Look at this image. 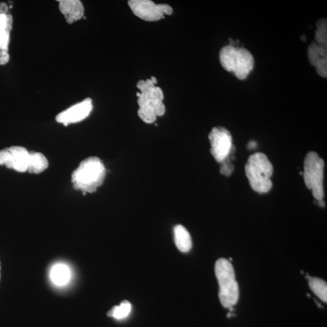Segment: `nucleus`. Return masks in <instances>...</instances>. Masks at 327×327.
<instances>
[{
    "mask_svg": "<svg viewBox=\"0 0 327 327\" xmlns=\"http://www.w3.org/2000/svg\"><path fill=\"white\" fill-rule=\"evenodd\" d=\"M232 157H230V155L226 160L221 163V166L220 172L221 174L225 175V176H230V175L232 174L233 170H234L233 165L230 162V158H232Z\"/></svg>",
    "mask_w": 327,
    "mask_h": 327,
    "instance_id": "6ab92c4d",
    "label": "nucleus"
},
{
    "mask_svg": "<svg viewBox=\"0 0 327 327\" xmlns=\"http://www.w3.org/2000/svg\"><path fill=\"white\" fill-rule=\"evenodd\" d=\"M10 40V32L0 30V48L4 51H8V46Z\"/></svg>",
    "mask_w": 327,
    "mask_h": 327,
    "instance_id": "aec40b11",
    "label": "nucleus"
},
{
    "mask_svg": "<svg viewBox=\"0 0 327 327\" xmlns=\"http://www.w3.org/2000/svg\"><path fill=\"white\" fill-rule=\"evenodd\" d=\"M10 57L8 54V51H0V65L3 66L7 64L10 61Z\"/></svg>",
    "mask_w": 327,
    "mask_h": 327,
    "instance_id": "412c9836",
    "label": "nucleus"
},
{
    "mask_svg": "<svg viewBox=\"0 0 327 327\" xmlns=\"http://www.w3.org/2000/svg\"><path fill=\"white\" fill-rule=\"evenodd\" d=\"M324 162L316 152L311 151L305 157L303 178L306 188L311 190L317 201L322 200Z\"/></svg>",
    "mask_w": 327,
    "mask_h": 327,
    "instance_id": "423d86ee",
    "label": "nucleus"
},
{
    "mask_svg": "<svg viewBox=\"0 0 327 327\" xmlns=\"http://www.w3.org/2000/svg\"><path fill=\"white\" fill-rule=\"evenodd\" d=\"M309 286L313 293L323 302H327V284L323 280L318 277H310Z\"/></svg>",
    "mask_w": 327,
    "mask_h": 327,
    "instance_id": "dca6fc26",
    "label": "nucleus"
},
{
    "mask_svg": "<svg viewBox=\"0 0 327 327\" xmlns=\"http://www.w3.org/2000/svg\"><path fill=\"white\" fill-rule=\"evenodd\" d=\"M150 80L152 81L154 84H156L157 83V80L155 77H151Z\"/></svg>",
    "mask_w": 327,
    "mask_h": 327,
    "instance_id": "5701e85b",
    "label": "nucleus"
},
{
    "mask_svg": "<svg viewBox=\"0 0 327 327\" xmlns=\"http://www.w3.org/2000/svg\"><path fill=\"white\" fill-rule=\"evenodd\" d=\"M215 270L220 286L219 298L221 304L225 308L233 307L238 302L239 296L234 268L229 260L221 258L216 262Z\"/></svg>",
    "mask_w": 327,
    "mask_h": 327,
    "instance_id": "39448f33",
    "label": "nucleus"
},
{
    "mask_svg": "<svg viewBox=\"0 0 327 327\" xmlns=\"http://www.w3.org/2000/svg\"><path fill=\"white\" fill-rule=\"evenodd\" d=\"M92 109L91 99L86 98L81 103L75 104L58 114L56 120L65 125L76 123L86 118L92 112Z\"/></svg>",
    "mask_w": 327,
    "mask_h": 327,
    "instance_id": "9d476101",
    "label": "nucleus"
},
{
    "mask_svg": "<svg viewBox=\"0 0 327 327\" xmlns=\"http://www.w3.org/2000/svg\"><path fill=\"white\" fill-rule=\"evenodd\" d=\"M315 42L311 43L308 48L309 63L316 68L318 75L323 78L327 75V51Z\"/></svg>",
    "mask_w": 327,
    "mask_h": 327,
    "instance_id": "9b49d317",
    "label": "nucleus"
},
{
    "mask_svg": "<svg viewBox=\"0 0 327 327\" xmlns=\"http://www.w3.org/2000/svg\"><path fill=\"white\" fill-rule=\"evenodd\" d=\"M51 277L54 284L64 285L66 284L71 278V271L66 265L58 264L52 268Z\"/></svg>",
    "mask_w": 327,
    "mask_h": 327,
    "instance_id": "2eb2a0df",
    "label": "nucleus"
},
{
    "mask_svg": "<svg viewBox=\"0 0 327 327\" xmlns=\"http://www.w3.org/2000/svg\"><path fill=\"white\" fill-rule=\"evenodd\" d=\"M221 66L226 71L234 73L239 80H245L252 72L255 64L253 55L243 48L228 45L220 53Z\"/></svg>",
    "mask_w": 327,
    "mask_h": 327,
    "instance_id": "20e7f679",
    "label": "nucleus"
},
{
    "mask_svg": "<svg viewBox=\"0 0 327 327\" xmlns=\"http://www.w3.org/2000/svg\"><path fill=\"white\" fill-rule=\"evenodd\" d=\"M174 238L175 244L181 252H188L192 249L191 236L188 230L182 225H177L175 227Z\"/></svg>",
    "mask_w": 327,
    "mask_h": 327,
    "instance_id": "ddd939ff",
    "label": "nucleus"
},
{
    "mask_svg": "<svg viewBox=\"0 0 327 327\" xmlns=\"http://www.w3.org/2000/svg\"><path fill=\"white\" fill-rule=\"evenodd\" d=\"M315 31V43L321 48L327 49V22L326 19H321L316 23Z\"/></svg>",
    "mask_w": 327,
    "mask_h": 327,
    "instance_id": "f3484780",
    "label": "nucleus"
},
{
    "mask_svg": "<svg viewBox=\"0 0 327 327\" xmlns=\"http://www.w3.org/2000/svg\"><path fill=\"white\" fill-rule=\"evenodd\" d=\"M209 138L211 145V153L218 162H223L233 153L235 148L232 136L227 128L223 127L213 128Z\"/></svg>",
    "mask_w": 327,
    "mask_h": 327,
    "instance_id": "0eeeda50",
    "label": "nucleus"
},
{
    "mask_svg": "<svg viewBox=\"0 0 327 327\" xmlns=\"http://www.w3.org/2000/svg\"><path fill=\"white\" fill-rule=\"evenodd\" d=\"M9 10L8 6L5 3H0V15H7Z\"/></svg>",
    "mask_w": 327,
    "mask_h": 327,
    "instance_id": "4be33fe9",
    "label": "nucleus"
},
{
    "mask_svg": "<svg viewBox=\"0 0 327 327\" xmlns=\"http://www.w3.org/2000/svg\"><path fill=\"white\" fill-rule=\"evenodd\" d=\"M136 87L140 90L136 93L138 97V116L146 123H153L157 116H161L166 112L162 90L156 86L150 79L139 80Z\"/></svg>",
    "mask_w": 327,
    "mask_h": 327,
    "instance_id": "f257e3e1",
    "label": "nucleus"
},
{
    "mask_svg": "<svg viewBox=\"0 0 327 327\" xmlns=\"http://www.w3.org/2000/svg\"><path fill=\"white\" fill-rule=\"evenodd\" d=\"M30 152L21 146H13L0 150V166L17 172H28Z\"/></svg>",
    "mask_w": 327,
    "mask_h": 327,
    "instance_id": "1a4fd4ad",
    "label": "nucleus"
},
{
    "mask_svg": "<svg viewBox=\"0 0 327 327\" xmlns=\"http://www.w3.org/2000/svg\"><path fill=\"white\" fill-rule=\"evenodd\" d=\"M59 9L69 24L83 18L84 13L83 5L78 0H63L59 2Z\"/></svg>",
    "mask_w": 327,
    "mask_h": 327,
    "instance_id": "f8f14e48",
    "label": "nucleus"
},
{
    "mask_svg": "<svg viewBox=\"0 0 327 327\" xmlns=\"http://www.w3.org/2000/svg\"><path fill=\"white\" fill-rule=\"evenodd\" d=\"M49 162L46 157L42 153L30 152L28 172L30 174H39L48 168Z\"/></svg>",
    "mask_w": 327,
    "mask_h": 327,
    "instance_id": "4468645a",
    "label": "nucleus"
},
{
    "mask_svg": "<svg viewBox=\"0 0 327 327\" xmlns=\"http://www.w3.org/2000/svg\"><path fill=\"white\" fill-rule=\"evenodd\" d=\"M106 168L102 160L97 157H90L82 161L73 172L72 182L76 190L93 193L103 185L106 177Z\"/></svg>",
    "mask_w": 327,
    "mask_h": 327,
    "instance_id": "f03ea898",
    "label": "nucleus"
},
{
    "mask_svg": "<svg viewBox=\"0 0 327 327\" xmlns=\"http://www.w3.org/2000/svg\"><path fill=\"white\" fill-rule=\"evenodd\" d=\"M132 309V305L127 301L124 300L119 306H115L108 312L107 315L109 316L115 317L116 319H122L126 317L130 314Z\"/></svg>",
    "mask_w": 327,
    "mask_h": 327,
    "instance_id": "a211bd4d",
    "label": "nucleus"
},
{
    "mask_svg": "<svg viewBox=\"0 0 327 327\" xmlns=\"http://www.w3.org/2000/svg\"><path fill=\"white\" fill-rule=\"evenodd\" d=\"M128 6L133 13L145 21L156 22L164 18L165 15L173 13V10L167 4L156 5L150 0H130Z\"/></svg>",
    "mask_w": 327,
    "mask_h": 327,
    "instance_id": "6e6552de",
    "label": "nucleus"
},
{
    "mask_svg": "<svg viewBox=\"0 0 327 327\" xmlns=\"http://www.w3.org/2000/svg\"><path fill=\"white\" fill-rule=\"evenodd\" d=\"M245 171L254 191L265 194L270 191L272 188L271 177L273 167L265 154L256 153L251 155L245 165Z\"/></svg>",
    "mask_w": 327,
    "mask_h": 327,
    "instance_id": "7ed1b4c3",
    "label": "nucleus"
}]
</instances>
